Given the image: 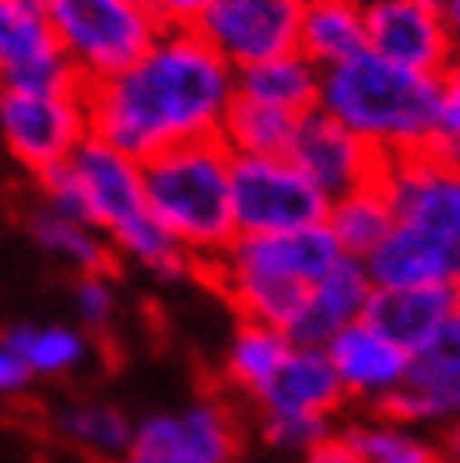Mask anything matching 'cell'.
I'll use <instances>...</instances> for the list:
<instances>
[{
  "label": "cell",
  "instance_id": "cell-36",
  "mask_svg": "<svg viewBox=\"0 0 460 463\" xmlns=\"http://www.w3.org/2000/svg\"><path fill=\"white\" fill-rule=\"evenodd\" d=\"M442 452L453 456V459L460 463V419L446 426V433H442Z\"/></svg>",
  "mask_w": 460,
  "mask_h": 463
},
{
  "label": "cell",
  "instance_id": "cell-19",
  "mask_svg": "<svg viewBox=\"0 0 460 463\" xmlns=\"http://www.w3.org/2000/svg\"><path fill=\"white\" fill-rule=\"evenodd\" d=\"M370 298H374V279L366 264L355 257H343L325 279L313 283L287 335L302 346H325L336 332L366 317Z\"/></svg>",
  "mask_w": 460,
  "mask_h": 463
},
{
  "label": "cell",
  "instance_id": "cell-32",
  "mask_svg": "<svg viewBox=\"0 0 460 463\" xmlns=\"http://www.w3.org/2000/svg\"><path fill=\"white\" fill-rule=\"evenodd\" d=\"M434 147L449 158H460V53L438 76V132Z\"/></svg>",
  "mask_w": 460,
  "mask_h": 463
},
{
  "label": "cell",
  "instance_id": "cell-27",
  "mask_svg": "<svg viewBox=\"0 0 460 463\" xmlns=\"http://www.w3.org/2000/svg\"><path fill=\"white\" fill-rule=\"evenodd\" d=\"M325 226L332 230V238L340 241V249L355 260H366L370 252L388 238V230L397 226V215L388 207V196L381 193V184H362V189L336 196L329 203Z\"/></svg>",
  "mask_w": 460,
  "mask_h": 463
},
{
  "label": "cell",
  "instance_id": "cell-4",
  "mask_svg": "<svg viewBox=\"0 0 460 463\" xmlns=\"http://www.w3.org/2000/svg\"><path fill=\"white\" fill-rule=\"evenodd\" d=\"M230 166H235V155L219 136L174 144L144 158L148 212L189 252L196 271H208L238 238L235 203H230Z\"/></svg>",
  "mask_w": 460,
  "mask_h": 463
},
{
  "label": "cell",
  "instance_id": "cell-15",
  "mask_svg": "<svg viewBox=\"0 0 460 463\" xmlns=\"http://www.w3.org/2000/svg\"><path fill=\"white\" fill-rule=\"evenodd\" d=\"M325 351L348 403L381 411L407 381L411 354L397 339H388L381 328H374L366 317L336 332L325 343Z\"/></svg>",
  "mask_w": 460,
  "mask_h": 463
},
{
  "label": "cell",
  "instance_id": "cell-25",
  "mask_svg": "<svg viewBox=\"0 0 460 463\" xmlns=\"http://www.w3.org/2000/svg\"><path fill=\"white\" fill-rule=\"evenodd\" d=\"M294 339L283 328H272L261 320H242L238 332L230 335L223 354V377L242 400H253L272 381V373L283 365Z\"/></svg>",
  "mask_w": 460,
  "mask_h": 463
},
{
  "label": "cell",
  "instance_id": "cell-23",
  "mask_svg": "<svg viewBox=\"0 0 460 463\" xmlns=\"http://www.w3.org/2000/svg\"><path fill=\"white\" fill-rule=\"evenodd\" d=\"M53 430L64 437L72 449L83 456L99 459V463H121L129 445H132V430L136 422L118 407V403H102V400H76V403H61L53 411Z\"/></svg>",
  "mask_w": 460,
  "mask_h": 463
},
{
  "label": "cell",
  "instance_id": "cell-22",
  "mask_svg": "<svg viewBox=\"0 0 460 463\" xmlns=\"http://www.w3.org/2000/svg\"><path fill=\"white\" fill-rule=\"evenodd\" d=\"M298 50L317 68L359 57L366 50V0H306Z\"/></svg>",
  "mask_w": 460,
  "mask_h": 463
},
{
  "label": "cell",
  "instance_id": "cell-11",
  "mask_svg": "<svg viewBox=\"0 0 460 463\" xmlns=\"http://www.w3.org/2000/svg\"><path fill=\"white\" fill-rule=\"evenodd\" d=\"M64 166L80 189L87 222L102 230L106 241L118 238L121 230H129L132 222H140L148 215L140 158L118 151L113 144L99 140V136H87V140L68 155Z\"/></svg>",
  "mask_w": 460,
  "mask_h": 463
},
{
  "label": "cell",
  "instance_id": "cell-2",
  "mask_svg": "<svg viewBox=\"0 0 460 463\" xmlns=\"http://www.w3.org/2000/svg\"><path fill=\"white\" fill-rule=\"evenodd\" d=\"M317 106L370 144L385 162L434 147L438 76L411 72L370 50L321 68Z\"/></svg>",
  "mask_w": 460,
  "mask_h": 463
},
{
  "label": "cell",
  "instance_id": "cell-12",
  "mask_svg": "<svg viewBox=\"0 0 460 463\" xmlns=\"http://www.w3.org/2000/svg\"><path fill=\"white\" fill-rule=\"evenodd\" d=\"M366 50L411 72L442 76L456 42L442 0H366Z\"/></svg>",
  "mask_w": 460,
  "mask_h": 463
},
{
  "label": "cell",
  "instance_id": "cell-21",
  "mask_svg": "<svg viewBox=\"0 0 460 463\" xmlns=\"http://www.w3.org/2000/svg\"><path fill=\"white\" fill-rule=\"evenodd\" d=\"M235 95L249 102H264L283 113L302 118L306 109L317 106L321 95V68L302 53H283V57H268L261 64H249L235 72Z\"/></svg>",
  "mask_w": 460,
  "mask_h": 463
},
{
  "label": "cell",
  "instance_id": "cell-7",
  "mask_svg": "<svg viewBox=\"0 0 460 463\" xmlns=\"http://www.w3.org/2000/svg\"><path fill=\"white\" fill-rule=\"evenodd\" d=\"M91 136L87 87L15 90L0 87V144L27 174L42 177L68 162Z\"/></svg>",
  "mask_w": 460,
  "mask_h": 463
},
{
  "label": "cell",
  "instance_id": "cell-5",
  "mask_svg": "<svg viewBox=\"0 0 460 463\" xmlns=\"http://www.w3.org/2000/svg\"><path fill=\"white\" fill-rule=\"evenodd\" d=\"M42 5L57 50L76 68L83 87L125 72L163 31L144 0H42Z\"/></svg>",
  "mask_w": 460,
  "mask_h": 463
},
{
  "label": "cell",
  "instance_id": "cell-13",
  "mask_svg": "<svg viewBox=\"0 0 460 463\" xmlns=\"http://www.w3.org/2000/svg\"><path fill=\"white\" fill-rule=\"evenodd\" d=\"M287 158L329 200L348 196V193L362 189V184H374L385 166V158L370 144H362L351 128H343L321 106L306 109L302 118H298Z\"/></svg>",
  "mask_w": 460,
  "mask_h": 463
},
{
  "label": "cell",
  "instance_id": "cell-38",
  "mask_svg": "<svg viewBox=\"0 0 460 463\" xmlns=\"http://www.w3.org/2000/svg\"><path fill=\"white\" fill-rule=\"evenodd\" d=\"M453 320L460 324V283H456V306H453Z\"/></svg>",
  "mask_w": 460,
  "mask_h": 463
},
{
  "label": "cell",
  "instance_id": "cell-37",
  "mask_svg": "<svg viewBox=\"0 0 460 463\" xmlns=\"http://www.w3.org/2000/svg\"><path fill=\"white\" fill-rule=\"evenodd\" d=\"M442 12H446V19H449V31H453L456 53H460V0H442Z\"/></svg>",
  "mask_w": 460,
  "mask_h": 463
},
{
  "label": "cell",
  "instance_id": "cell-29",
  "mask_svg": "<svg viewBox=\"0 0 460 463\" xmlns=\"http://www.w3.org/2000/svg\"><path fill=\"white\" fill-rule=\"evenodd\" d=\"M294 125H298L294 113L235 95L219 140L230 147V155H287Z\"/></svg>",
  "mask_w": 460,
  "mask_h": 463
},
{
  "label": "cell",
  "instance_id": "cell-18",
  "mask_svg": "<svg viewBox=\"0 0 460 463\" xmlns=\"http://www.w3.org/2000/svg\"><path fill=\"white\" fill-rule=\"evenodd\" d=\"M378 290L400 287H456L460 283V249L446 245L426 230L397 222L388 238L362 260Z\"/></svg>",
  "mask_w": 460,
  "mask_h": 463
},
{
  "label": "cell",
  "instance_id": "cell-35",
  "mask_svg": "<svg viewBox=\"0 0 460 463\" xmlns=\"http://www.w3.org/2000/svg\"><path fill=\"white\" fill-rule=\"evenodd\" d=\"M302 463H362L348 430H329L321 441L302 456Z\"/></svg>",
  "mask_w": 460,
  "mask_h": 463
},
{
  "label": "cell",
  "instance_id": "cell-20",
  "mask_svg": "<svg viewBox=\"0 0 460 463\" xmlns=\"http://www.w3.org/2000/svg\"><path fill=\"white\" fill-rule=\"evenodd\" d=\"M453 306H456V287H400V290L374 287L366 320L381 328L388 339H397L407 354H416L453 324Z\"/></svg>",
  "mask_w": 460,
  "mask_h": 463
},
{
  "label": "cell",
  "instance_id": "cell-10",
  "mask_svg": "<svg viewBox=\"0 0 460 463\" xmlns=\"http://www.w3.org/2000/svg\"><path fill=\"white\" fill-rule=\"evenodd\" d=\"M306 0H216L196 34L235 68L261 64L298 50Z\"/></svg>",
  "mask_w": 460,
  "mask_h": 463
},
{
  "label": "cell",
  "instance_id": "cell-9",
  "mask_svg": "<svg viewBox=\"0 0 460 463\" xmlns=\"http://www.w3.org/2000/svg\"><path fill=\"white\" fill-rule=\"evenodd\" d=\"M381 193L388 196L397 222L426 230L460 249V162L438 147L388 158L381 166Z\"/></svg>",
  "mask_w": 460,
  "mask_h": 463
},
{
  "label": "cell",
  "instance_id": "cell-40",
  "mask_svg": "<svg viewBox=\"0 0 460 463\" xmlns=\"http://www.w3.org/2000/svg\"><path fill=\"white\" fill-rule=\"evenodd\" d=\"M456 162H460V158H456Z\"/></svg>",
  "mask_w": 460,
  "mask_h": 463
},
{
  "label": "cell",
  "instance_id": "cell-33",
  "mask_svg": "<svg viewBox=\"0 0 460 463\" xmlns=\"http://www.w3.org/2000/svg\"><path fill=\"white\" fill-rule=\"evenodd\" d=\"M163 27H196L216 0H144Z\"/></svg>",
  "mask_w": 460,
  "mask_h": 463
},
{
  "label": "cell",
  "instance_id": "cell-1",
  "mask_svg": "<svg viewBox=\"0 0 460 463\" xmlns=\"http://www.w3.org/2000/svg\"><path fill=\"white\" fill-rule=\"evenodd\" d=\"M230 102L235 68L196 27H163L136 64L87 87L91 136L140 162L174 144L219 136Z\"/></svg>",
  "mask_w": 460,
  "mask_h": 463
},
{
  "label": "cell",
  "instance_id": "cell-26",
  "mask_svg": "<svg viewBox=\"0 0 460 463\" xmlns=\"http://www.w3.org/2000/svg\"><path fill=\"white\" fill-rule=\"evenodd\" d=\"M27 230H31V241L45 252V257L61 260L64 268H72L76 275L110 271L113 260H118L102 230H95L91 222H80V219L57 215V212H50V207H42V203L31 212Z\"/></svg>",
  "mask_w": 460,
  "mask_h": 463
},
{
  "label": "cell",
  "instance_id": "cell-6",
  "mask_svg": "<svg viewBox=\"0 0 460 463\" xmlns=\"http://www.w3.org/2000/svg\"><path fill=\"white\" fill-rule=\"evenodd\" d=\"M230 203L238 234H287L321 226L332 200L287 155H235Z\"/></svg>",
  "mask_w": 460,
  "mask_h": 463
},
{
  "label": "cell",
  "instance_id": "cell-16",
  "mask_svg": "<svg viewBox=\"0 0 460 463\" xmlns=\"http://www.w3.org/2000/svg\"><path fill=\"white\" fill-rule=\"evenodd\" d=\"M381 411L419 430H446L449 422L460 419V324L456 320L442 335H434L423 351L411 354L404 388Z\"/></svg>",
  "mask_w": 460,
  "mask_h": 463
},
{
  "label": "cell",
  "instance_id": "cell-28",
  "mask_svg": "<svg viewBox=\"0 0 460 463\" xmlns=\"http://www.w3.org/2000/svg\"><path fill=\"white\" fill-rule=\"evenodd\" d=\"M348 437L362 463H434L442 456V445L419 426H407L385 411H374L370 419L348 426Z\"/></svg>",
  "mask_w": 460,
  "mask_h": 463
},
{
  "label": "cell",
  "instance_id": "cell-24",
  "mask_svg": "<svg viewBox=\"0 0 460 463\" xmlns=\"http://www.w3.org/2000/svg\"><path fill=\"white\" fill-rule=\"evenodd\" d=\"M12 351L27 362L34 381H53V377H72L76 369L91 358V335L72 324H31L19 320L0 332Z\"/></svg>",
  "mask_w": 460,
  "mask_h": 463
},
{
  "label": "cell",
  "instance_id": "cell-14",
  "mask_svg": "<svg viewBox=\"0 0 460 463\" xmlns=\"http://www.w3.org/2000/svg\"><path fill=\"white\" fill-rule=\"evenodd\" d=\"M0 87L76 90L83 80L57 50L42 0H0Z\"/></svg>",
  "mask_w": 460,
  "mask_h": 463
},
{
  "label": "cell",
  "instance_id": "cell-17",
  "mask_svg": "<svg viewBox=\"0 0 460 463\" xmlns=\"http://www.w3.org/2000/svg\"><path fill=\"white\" fill-rule=\"evenodd\" d=\"M257 414H302V419H336L348 403L325 346L294 343L272 381L249 400Z\"/></svg>",
  "mask_w": 460,
  "mask_h": 463
},
{
  "label": "cell",
  "instance_id": "cell-34",
  "mask_svg": "<svg viewBox=\"0 0 460 463\" xmlns=\"http://www.w3.org/2000/svg\"><path fill=\"white\" fill-rule=\"evenodd\" d=\"M34 384V373L27 369V362H23L12 346L0 339V400H12V396H23Z\"/></svg>",
  "mask_w": 460,
  "mask_h": 463
},
{
  "label": "cell",
  "instance_id": "cell-39",
  "mask_svg": "<svg viewBox=\"0 0 460 463\" xmlns=\"http://www.w3.org/2000/svg\"><path fill=\"white\" fill-rule=\"evenodd\" d=\"M434 463H456V459H453V456H446V452H442V456H438V459H434Z\"/></svg>",
  "mask_w": 460,
  "mask_h": 463
},
{
  "label": "cell",
  "instance_id": "cell-31",
  "mask_svg": "<svg viewBox=\"0 0 460 463\" xmlns=\"http://www.w3.org/2000/svg\"><path fill=\"white\" fill-rule=\"evenodd\" d=\"M72 306H76L83 332H106L113 324V317H118V287H113L110 271L76 275Z\"/></svg>",
  "mask_w": 460,
  "mask_h": 463
},
{
  "label": "cell",
  "instance_id": "cell-30",
  "mask_svg": "<svg viewBox=\"0 0 460 463\" xmlns=\"http://www.w3.org/2000/svg\"><path fill=\"white\" fill-rule=\"evenodd\" d=\"M332 430L329 419H302V414H257V433L272 452L306 456L321 437Z\"/></svg>",
  "mask_w": 460,
  "mask_h": 463
},
{
  "label": "cell",
  "instance_id": "cell-3",
  "mask_svg": "<svg viewBox=\"0 0 460 463\" xmlns=\"http://www.w3.org/2000/svg\"><path fill=\"white\" fill-rule=\"evenodd\" d=\"M343 257L348 252L321 222L287 234H238L204 275H212L242 320L287 332L313 283L325 279Z\"/></svg>",
  "mask_w": 460,
  "mask_h": 463
},
{
  "label": "cell",
  "instance_id": "cell-8",
  "mask_svg": "<svg viewBox=\"0 0 460 463\" xmlns=\"http://www.w3.org/2000/svg\"><path fill=\"white\" fill-rule=\"evenodd\" d=\"M242 426L219 396H200L177 411H151L132 430L121 463H238Z\"/></svg>",
  "mask_w": 460,
  "mask_h": 463
}]
</instances>
